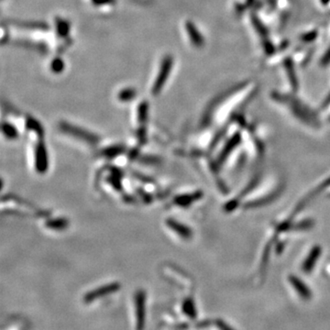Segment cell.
Listing matches in <instances>:
<instances>
[{"label": "cell", "instance_id": "obj_1", "mask_svg": "<svg viewBox=\"0 0 330 330\" xmlns=\"http://www.w3.org/2000/svg\"><path fill=\"white\" fill-rule=\"evenodd\" d=\"M120 284L117 283V282H113V283H109V284H106V285H104L102 287H99L97 289H95V290L91 291L90 293H88L86 297H85V300L86 302H93L94 300L96 299H98L100 297H104L105 295H110L112 294L114 292L119 290L120 289Z\"/></svg>", "mask_w": 330, "mask_h": 330}, {"label": "cell", "instance_id": "obj_2", "mask_svg": "<svg viewBox=\"0 0 330 330\" xmlns=\"http://www.w3.org/2000/svg\"><path fill=\"white\" fill-rule=\"evenodd\" d=\"M136 307V317H137L138 328H142L144 324L145 316V294L142 291L138 292L135 297Z\"/></svg>", "mask_w": 330, "mask_h": 330}, {"label": "cell", "instance_id": "obj_3", "mask_svg": "<svg viewBox=\"0 0 330 330\" xmlns=\"http://www.w3.org/2000/svg\"><path fill=\"white\" fill-rule=\"evenodd\" d=\"M35 166L39 173H45L48 168V156L45 146L43 144H40L37 148Z\"/></svg>", "mask_w": 330, "mask_h": 330}, {"label": "cell", "instance_id": "obj_4", "mask_svg": "<svg viewBox=\"0 0 330 330\" xmlns=\"http://www.w3.org/2000/svg\"><path fill=\"white\" fill-rule=\"evenodd\" d=\"M171 66H172V62L170 60L169 58H167L163 64H162V67H161V72H160V74L158 75L157 77V80H156V83L155 85L153 86V93H158L160 91L161 87L163 86V84L165 83V80L168 76V73L170 72V69H171Z\"/></svg>", "mask_w": 330, "mask_h": 330}, {"label": "cell", "instance_id": "obj_5", "mask_svg": "<svg viewBox=\"0 0 330 330\" xmlns=\"http://www.w3.org/2000/svg\"><path fill=\"white\" fill-rule=\"evenodd\" d=\"M65 130L67 131L68 133L72 134L73 136H76V137H81L86 140H87L89 142H95L97 139H95L96 137L94 135H91L89 133H87L86 131H83L82 129H76V128H73V127H70V126H66L65 125Z\"/></svg>", "mask_w": 330, "mask_h": 330}, {"label": "cell", "instance_id": "obj_6", "mask_svg": "<svg viewBox=\"0 0 330 330\" xmlns=\"http://www.w3.org/2000/svg\"><path fill=\"white\" fill-rule=\"evenodd\" d=\"M167 225L169 226L170 228H172L174 231L177 232L180 236L182 237H188L189 234H190V231L188 228H186L185 226L178 223L176 221H174L172 219H168L167 221Z\"/></svg>", "mask_w": 330, "mask_h": 330}, {"label": "cell", "instance_id": "obj_7", "mask_svg": "<svg viewBox=\"0 0 330 330\" xmlns=\"http://www.w3.org/2000/svg\"><path fill=\"white\" fill-rule=\"evenodd\" d=\"M196 196L194 195H181V196H178L177 198L175 199V203L180 205L181 207H184L185 205L189 204L190 202H192L193 200V198H195Z\"/></svg>", "mask_w": 330, "mask_h": 330}, {"label": "cell", "instance_id": "obj_8", "mask_svg": "<svg viewBox=\"0 0 330 330\" xmlns=\"http://www.w3.org/2000/svg\"><path fill=\"white\" fill-rule=\"evenodd\" d=\"M65 225H66V222L63 219L53 220V221H51L48 224L49 226H51V228H61V227L65 226Z\"/></svg>", "mask_w": 330, "mask_h": 330}, {"label": "cell", "instance_id": "obj_9", "mask_svg": "<svg viewBox=\"0 0 330 330\" xmlns=\"http://www.w3.org/2000/svg\"><path fill=\"white\" fill-rule=\"evenodd\" d=\"M7 127V129H4L3 128V130H4V133L8 136V137L11 138L14 137L16 135V131L14 130L13 128H11L10 126H6Z\"/></svg>", "mask_w": 330, "mask_h": 330}]
</instances>
